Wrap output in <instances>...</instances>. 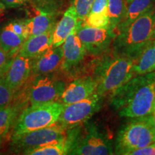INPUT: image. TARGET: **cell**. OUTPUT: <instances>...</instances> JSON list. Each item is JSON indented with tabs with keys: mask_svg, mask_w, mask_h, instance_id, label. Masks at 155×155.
I'll use <instances>...</instances> for the list:
<instances>
[{
	"mask_svg": "<svg viewBox=\"0 0 155 155\" xmlns=\"http://www.w3.org/2000/svg\"><path fill=\"white\" fill-rule=\"evenodd\" d=\"M32 1H33L34 2H35L37 4H39V5H51L55 0H32Z\"/></svg>",
	"mask_w": 155,
	"mask_h": 155,
	"instance_id": "32",
	"label": "cell"
},
{
	"mask_svg": "<svg viewBox=\"0 0 155 155\" xmlns=\"http://www.w3.org/2000/svg\"><path fill=\"white\" fill-rule=\"evenodd\" d=\"M13 58L0 48V78L5 77Z\"/></svg>",
	"mask_w": 155,
	"mask_h": 155,
	"instance_id": "28",
	"label": "cell"
},
{
	"mask_svg": "<svg viewBox=\"0 0 155 155\" xmlns=\"http://www.w3.org/2000/svg\"><path fill=\"white\" fill-rule=\"evenodd\" d=\"M81 25L92 28H110L108 15L104 13H89L86 19L81 21Z\"/></svg>",
	"mask_w": 155,
	"mask_h": 155,
	"instance_id": "24",
	"label": "cell"
},
{
	"mask_svg": "<svg viewBox=\"0 0 155 155\" xmlns=\"http://www.w3.org/2000/svg\"><path fill=\"white\" fill-rule=\"evenodd\" d=\"M152 40H155V20H154V26H153Z\"/></svg>",
	"mask_w": 155,
	"mask_h": 155,
	"instance_id": "35",
	"label": "cell"
},
{
	"mask_svg": "<svg viewBox=\"0 0 155 155\" xmlns=\"http://www.w3.org/2000/svg\"><path fill=\"white\" fill-rule=\"evenodd\" d=\"M152 43L155 46V40H152Z\"/></svg>",
	"mask_w": 155,
	"mask_h": 155,
	"instance_id": "37",
	"label": "cell"
},
{
	"mask_svg": "<svg viewBox=\"0 0 155 155\" xmlns=\"http://www.w3.org/2000/svg\"><path fill=\"white\" fill-rule=\"evenodd\" d=\"M155 20V7L141 15L132 24L116 35L113 42L114 56L136 59L147 44L152 40Z\"/></svg>",
	"mask_w": 155,
	"mask_h": 155,
	"instance_id": "2",
	"label": "cell"
},
{
	"mask_svg": "<svg viewBox=\"0 0 155 155\" xmlns=\"http://www.w3.org/2000/svg\"><path fill=\"white\" fill-rule=\"evenodd\" d=\"M95 0H71V6L74 7L78 19L84 20L90 13Z\"/></svg>",
	"mask_w": 155,
	"mask_h": 155,
	"instance_id": "25",
	"label": "cell"
},
{
	"mask_svg": "<svg viewBox=\"0 0 155 155\" xmlns=\"http://www.w3.org/2000/svg\"><path fill=\"white\" fill-rule=\"evenodd\" d=\"M64 106L61 102L55 101L31 105L26 108L15 121L12 138L55 125L63 111Z\"/></svg>",
	"mask_w": 155,
	"mask_h": 155,
	"instance_id": "4",
	"label": "cell"
},
{
	"mask_svg": "<svg viewBox=\"0 0 155 155\" xmlns=\"http://www.w3.org/2000/svg\"><path fill=\"white\" fill-rule=\"evenodd\" d=\"M132 1H133V0H125V2H126V5H127V6H128V5H129V4H130Z\"/></svg>",
	"mask_w": 155,
	"mask_h": 155,
	"instance_id": "36",
	"label": "cell"
},
{
	"mask_svg": "<svg viewBox=\"0 0 155 155\" xmlns=\"http://www.w3.org/2000/svg\"><path fill=\"white\" fill-rule=\"evenodd\" d=\"M79 23L76 11L73 6L64 12L63 16L56 23L53 32V46L58 47L64 43L66 38L76 30Z\"/></svg>",
	"mask_w": 155,
	"mask_h": 155,
	"instance_id": "15",
	"label": "cell"
},
{
	"mask_svg": "<svg viewBox=\"0 0 155 155\" xmlns=\"http://www.w3.org/2000/svg\"><path fill=\"white\" fill-rule=\"evenodd\" d=\"M135 60L127 57L113 56L104 60L97 68L96 93L100 96L112 93L136 76Z\"/></svg>",
	"mask_w": 155,
	"mask_h": 155,
	"instance_id": "3",
	"label": "cell"
},
{
	"mask_svg": "<svg viewBox=\"0 0 155 155\" xmlns=\"http://www.w3.org/2000/svg\"><path fill=\"white\" fill-rule=\"evenodd\" d=\"M113 152L111 141L96 126H89L84 134L74 128L69 154L107 155Z\"/></svg>",
	"mask_w": 155,
	"mask_h": 155,
	"instance_id": "6",
	"label": "cell"
},
{
	"mask_svg": "<svg viewBox=\"0 0 155 155\" xmlns=\"http://www.w3.org/2000/svg\"><path fill=\"white\" fill-rule=\"evenodd\" d=\"M124 0H108V15L109 27L115 31L119 23L124 18L127 12Z\"/></svg>",
	"mask_w": 155,
	"mask_h": 155,
	"instance_id": "21",
	"label": "cell"
},
{
	"mask_svg": "<svg viewBox=\"0 0 155 155\" xmlns=\"http://www.w3.org/2000/svg\"><path fill=\"white\" fill-rule=\"evenodd\" d=\"M30 0H0L6 8H16L26 5Z\"/></svg>",
	"mask_w": 155,
	"mask_h": 155,
	"instance_id": "31",
	"label": "cell"
},
{
	"mask_svg": "<svg viewBox=\"0 0 155 155\" xmlns=\"http://www.w3.org/2000/svg\"><path fill=\"white\" fill-rule=\"evenodd\" d=\"M17 112V106L10 104L0 109V141L7 134L12 124H15Z\"/></svg>",
	"mask_w": 155,
	"mask_h": 155,
	"instance_id": "22",
	"label": "cell"
},
{
	"mask_svg": "<svg viewBox=\"0 0 155 155\" xmlns=\"http://www.w3.org/2000/svg\"><path fill=\"white\" fill-rule=\"evenodd\" d=\"M64 129L58 125H53L23 134L12 138L11 148L13 152L26 154L31 150L61 141L65 139Z\"/></svg>",
	"mask_w": 155,
	"mask_h": 155,
	"instance_id": "8",
	"label": "cell"
},
{
	"mask_svg": "<svg viewBox=\"0 0 155 155\" xmlns=\"http://www.w3.org/2000/svg\"><path fill=\"white\" fill-rule=\"evenodd\" d=\"M15 91L9 88L4 78H0V109L10 104L15 95Z\"/></svg>",
	"mask_w": 155,
	"mask_h": 155,
	"instance_id": "26",
	"label": "cell"
},
{
	"mask_svg": "<svg viewBox=\"0 0 155 155\" xmlns=\"http://www.w3.org/2000/svg\"><path fill=\"white\" fill-rule=\"evenodd\" d=\"M8 25L18 35L24 38L25 40L28 38L29 31L25 21H14L9 23Z\"/></svg>",
	"mask_w": 155,
	"mask_h": 155,
	"instance_id": "27",
	"label": "cell"
},
{
	"mask_svg": "<svg viewBox=\"0 0 155 155\" xmlns=\"http://www.w3.org/2000/svg\"><path fill=\"white\" fill-rule=\"evenodd\" d=\"M147 117L148 118L149 120H150L151 124H152L155 129V107L154 108V110L152 111V114H151L150 115H149L148 116H147Z\"/></svg>",
	"mask_w": 155,
	"mask_h": 155,
	"instance_id": "33",
	"label": "cell"
},
{
	"mask_svg": "<svg viewBox=\"0 0 155 155\" xmlns=\"http://www.w3.org/2000/svg\"><path fill=\"white\" fill-rule=\"evenodd\" d=\"M29 37L46 33L54 30L56 25V14L52 9H39L30 19L25 20ZM28 37V38H29Z\"/></svg>",
	"mask_w": 155,
	"mask_h": 155,
	"instance_id": "17",
	"label": "cell"
},
{
	"mask_svg": "<svg viewBox=\"0 0 155 155\" xmlns=\"http://www.w3.org/2000/svg\"><path fill=\"white\" fill-rule=\"evenodd\" d=\"M111 106L121 117H146L155 107V72L136 75L111 93Z\"/></svg>",
	"mask_w": 155,
	"mask_h": 155,
	"instance_id": "1",
	"label": "cell"
},
{
	"mask_svg": "<svg viewBox=\"0 0 155 155\" xmlns=\"http://www.w3.org/2000/svg\"><path fill=\"white\" fill-rule=\"evenodd\" d=\"M30 74L32 59L17 54L12 60L4 78L9 88L16 91L26 82Z\"/></svg>",
	"mask_w": 155,
	"mask_h": 155,
	"instance_id": "12",
	"label": "cell"
},
{
	"mask_svg": "<svg viewBox=\"0 0 155 155\" xmlns=\"http://www.w3.org/2000/svg\"><path fill=\"white\" fill-rule=\"evenodd\" d=\"M62 47L63 55L61 66L65 70L71 69L78 65L87 53L83 42L78 36L76 30L69 35Z\"/></svg>",
	"mask_w": 155,
	"mask_h": 155,
	"instance_id": "13",
	"label": "cell"
},
{
	"mask_svg": "<svg viewBox=\"0 0 155 155\" xmlns=\"http://www.w3.org/2000/svg\"><path fill=\"white\" fill-rule=\"evenodd\" d=\"M129 155H155V142L133 151Z\"/></svg>",
	"mask_w": 155,
	"mask_h": 155,
	"instance_id": "30",
	"label": "cell"
},
{
	"mask_svg": "<svg viewBox=\"0 0 155 155\" xmlns=\"http://www.w3.org/2000/svg\"><path fill=\"white\" fill-rule=\"evenodd\" d=\"M154 7L155 0H133L127 6L124 18L116 28V35L126 30L139 17Z\"/></svg>",
	"mask_w": 155,
	"mask_h": 155,
	"instance_id": "18",
	"label": "cell"
},
{
	"mask_svg": "<svg viewBox=\"0 0 155 155\" xmlns=\"http://www.w3.org/2000/svg\"><path fill=\"white\" fill-rule=\"evenodd\" d=\"M97 82L95 78L86 77L75 80L65 87L59 101L64 105L80 101L96 92Z\"/></svg>",
	"mask_w": 155,
	"mask_h": 155,
	"instance_id": "11",
	"label": "cell"
},
{
	"mask_svg": "<svg viewBox=\"0 0 155 155\" xmlns=\"http://www.w3.org/2000/svg\"><path fill=\"white\" fill-rule=\"evenodd\" d=\"M136 75L155 72V46L150 40L135 59Z\"/></svg>",
	"mask_w": 155,
	"mask_h": 155,
	"instance_id": "19",
	"label": "cell"
},
{
	"mask_svg": "<svg viewBox=\"0 0 155 155\" xmlns=\"http://www.w3.org/2000/svg\"><path fill=\"white\" fill-rule=\"evenodd\" d=\"M64 81L50 74L37 75L29 90L31 105L58 101L65 90Z\"/></svg>",
	"mask_w": 155,
	"mask_h": 155,
	"instance_id": "9",
	"label": "cell"
},
{
	"mask_svg": "<svg viewBox=\"0 0 155 155\" xmlns=\"http://www.w3.org/2000/svg\"><path fill=\"white\" fill-rule=\"evenodd\" d=\"M154 142L155 129L148 118H133L118 132L115 152L116 154L129 155L133 151Z\"/></svg>",
	"mask_w": 155,
	"mask_h": 155,
	"instance_id": "5",
	"label": "cell"
},
{
	"mask_svg": "<svg viewBox=\"0 0 155 155\" xmlns=\"http://www.w3.org/2000/svg\"><path fill=\"white\" fill-rule=\"evenodd\" d=\"M53 30L46 33L30 36L23 42L19 50V55L29 58H35L53 47Z\"/></svg>",
	"mask_w": 155,
	"mask_h": 155,
	"instance_id": "16",
	"label": "cell"
},
{
	"mask_svg": "<svg viewBox=\"0 0 155 155\" xmlns=\"http://www.w3.org/2000/svg\"><path fill=\"white\" fill-rule=\"evenodd\" d=\"M76 33L86 48L87 53L99 55L108 49L116 36L111 28H92L81 25L79 20Z\"/></svg>",
	"mask_w": 155,
	"mask_h": 155,
	"instance_id": "10",
	"label": "cell"
},
{
	"mask_svg": "<svg viewBox=\"0 0 155 155\" xmlns=\"http://www.w3.org/2000/svg\"><path fill=\"white\" fill-rule=\"evenodd\" d=\"M90 13H104L108 15V0H95Z\"/></svg>",
	"mask_w": 155,
	"mask_h": 155,
	"instance_id": "29",
	"label": "cell"
},
{
	"mask_svg": "<svg viewBox=\"0 0 155 155\" xmlns=\"http://www.w3.org/2000/svg\"><path fill=\"white\" fill-rule=\"evenodd\" d=\"M69 153V147L68 146L65 139L61 141L31 150L26 154L29 155H62L68 154Z\"/></svg>",
	"mask_w": 155,
	"mask_h": 155,
	"instance_id": "23",
	"label": "cell"
},
{
	"mask_svg": "<svg viewBox=\"0 0 155 155\" xmlns=\"http://www.w3.org/2000/svg\"><path fill=\"white\" fill-rule=\"evenodd\" d=\"M104 96L96 92L80 101L64 106L56 125L66 130L85 123L101 108Z\"/></svg>",
	"mask_w": 155,
	"mask_h": 155,
	"instance_id": "7",
	"label": "cell"
},
{
	"mask_svg": "<svg viewBox=\"0 0 155 155\" xmlns=\"http://www.w3.org/2000/svg\"><path fill=\"white\" fill-rule=\"evenodd\" d=\"M63 47H51L44 53L32 59V74L35 75L50 74L61 65Z\"/></svg>",
	"mask_w": 155,
	"mask_h": 155,
	"instance_id": "14",
	"label": "cell"
},
{
	"mask_svg": "<svg viewBox=\"0 0 155 155\" xmlns=\"http://www.w3.org/2000/svg\"><path fill=\"white\" fill-rule=\"evenodd\" d=\"M25 39L15 33L8 25L0 32V48L12 57L18 54Z\"/></svg>",
	"mask_w": 155,
	"mask_h": 155,
	"instance_id": "20",
	"label": "cell"
},
{
	"mask_svg": "<svg viewBox=\"0 0 155 155\" xmlns=\"http://www.w3.org/2000/svg\"><path fill=\"white\" fill-rule=\"evenodd\" d=\"M5 8H6L5 6L3 5V3H2L1 2H0V15L3 12L4 10L5 9Z\"/></svg>",
	"mask_w": 155,
	"mask_h": 155,
	"instance_id": "34",
	"label": "cell"
}]
</instances>
